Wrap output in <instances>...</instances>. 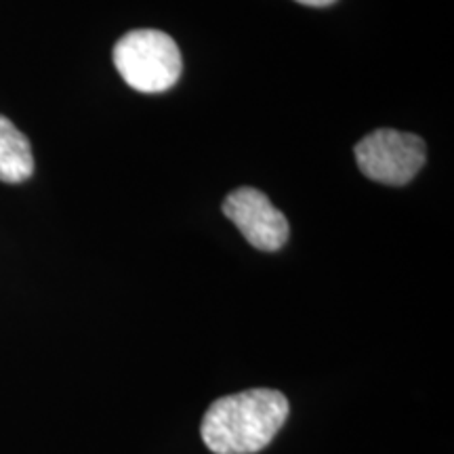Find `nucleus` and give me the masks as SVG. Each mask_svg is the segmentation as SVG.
Returning a JSON list of instances; mask_svg holds the SVG:
<instances>
[{"label": "nucleus", "instance_id": "3", "mask_svg": "<svg viewBox=\"0 0 454 454\" xmlns=\"http://www.w3.org/2000/svg\"><path fill=\"white\" fill-rule=\"evenodd\" d=\"M357 168L385 185H406L427 160V145L419 135L377 129L356 145Z\"/></svg>", "mask_w": 454, "mask_h": 454}, {"label": "nucleus", "instance_id": "5", "mask_svg": "<svg viewBox=\"0 0 454 454\" xmlns=\"http://www.w3.org/2000/svg\"><path fill=\"white\" fill-rule=\"evenodd\" d=\"M34 173L30 141L9 118L0 116V181L21 184Z\"/></svg>", "mask_w": 454, "mask_h": 454}, {"label": "nucleus", "instance_id": "6", "mask_svg": "<svg viewBox=\"0 0 454 454\" xmlns=\"http://www.w3.org/2000/svg\"><path fill=\"white\" fill-rule=\"evenodd\" d=\"M301 4H308V7H331L337 0H297Z\"/></svg>", "mask_w": 454, "mask_h": 454}, {"label": "nucleus", "instance_id": "2", "mask_svg": "<svg viewBox=\"0 0 454 454\" xmlns=\"http://www.w3.org/2000/svg\"><path fill=\"white\" fill-rule=\"evenodd\" d=\"M114 66L124 82L139 93H164L181 76V51L160 30H133L114 47Z\"/></svg>", "mask_w": 454, "mask_h": 454}, {"label": "nucleus", "instance_id": "1", "mask_svg": "<svg viewBox=\"0 0 454 454\" xmlns=\"http://www.w3.org/2000/svg\"><path fill=\"white\" fill-rule=\"evenodd\" d=\"M288 417L286 395L276 389H247L215 400L204 412L202 442L215 454H254L271 444Z\"/></svg>", "mask_w": 454, "mask_h": 454}, {"label": "nucleus", "instance_id": "4", "mask_svg": "<svg viewBox=\"0 0 454 454\" xmlns=\"http://www.w3.org/2000/svg\"><path fill=\"white\" fill-rule=\"evenodd\" d=\"M223 215L240 230L251 247L259 251H280L291 236L288 219L263 192L254 187H240L231 192L223 202Z\"/></svg>", "mask_w": 454, "mask_h": 454}]
</instances>
